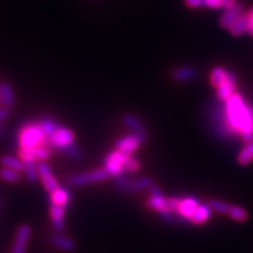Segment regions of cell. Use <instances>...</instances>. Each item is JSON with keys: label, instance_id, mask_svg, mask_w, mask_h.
Segmentation results:
<instances>
[{"label": "cell", "instance_id": "obj_1", "mask_svg": "<svg viewBox=\"0 0 253 253\" xmlns=\"http://www.w3.org/2000/svg\"><path fill=\"white\" fill-rule=\"evenodd\" d=\"M227 121L232 130L239 132L245 142L253 141V108L242 95L233 93L225 101Z\"/></svg>", "mask_w": 253, "mask_h": 253}, {"label": "cell", "instance_id": "obj_2", "mask_svg": "<svg viewBox=\"0 0 253 253\" xmlns=\"http://www.w3.org/2000/svg\"><path fill=\"white\" fill-rule=\"evenodd\" d=\"M210 82L216 88L217 99L225 101L236 91V77L229 69L216 66L210 73Z\"/></svg>", "mask_w": 253, "mask_h": 253}, {"label": "cell", "instance_id": "obj_3", "mask_svg": "<svg viewBox=\"0 0 253 253\" xmlns=\"http://www.w3.org/2000/svg\"><path fill=\"white\" fill-rule=\"evenodd\" d=\"M47 137L39 123H25L18 132V144L20 149H30L39 145H47Z\"/></svg>", "mask_w": 253, "mask_h": 253}, {"label": "cell", "instance_id": "obj_4", "mask_svg": "<svg viewBox=\"0 0 253 253\" xmlns=\"http://www.w3.org/2000/svg\"><path fill=\"white\" fill-rule=\"evenodd\" d=\"M147 205L148 208L157 211L164 220L170 221V223L173 221V218H175V216H173V211L170 210L169 207H168L167 198L162 195V192H161L158 186H150V198L148 199Z\"/></svg>", "mask_w": 253, "mask_h": 253}, {"label": "cell", "instance_id": "obj_5", "mask_svg": "<svg viewBox=\"0 0 253 253\" xmlns=\"http://www.w3.org/2000/svg\"><path fill=\"white\" fill-rule=\"evenodd\" d=\"M75 134L69 128L60 126L55 129L54 131L47 137V142L49 145H52L53 148L58 149L62 153H65L66 150L71 147L72 144L75 143Z\"/></svg>", "mask_w": 253, "mask_h": 253}, {"label": "cell", "instance_id": "obj_6", "mask_svg": "<svg viewBox=\"0 0 253 253\" xmlns=\"http://www.w3.org/2000/svg\"><path fill=\"white\" fill-rule=\"evenodd\" d=\"M109 175L102 168V169H95L87 172H81L77 173V175H73L69 177L67 183L69 186H72V188H80V186L106 181Z\"/></svg>", "mask_w": 253, "mask_h": 253}, {"label": "cell", "instance_id": "obj_7", "mask_svg": "<svg viewBox=\"0 0 253 253\" xmlns=\"http://www.w3.org/2000/svg\"><path fill=\"white\" fill-rule=\"evenodd\" d=\"M131 155H126L118 149L110 151L104 158L103 169L109 176H119L126 170V163Z\"/></svg>", "mask_w": 253, "mask_h": 253}, {"label": "cell", "instance_id": "obj_8", "mask_svg": "<svg viewBox=\"0 0 253 253\" xmlns=\"http://www.w3.org/2000/svg\"><path fill=\"white\" fill-rule=\"evenodd\" d=\"M145 140H147V134L132 132V134L120 137L119 140L116 141L115 148L126 155H131L143 144V142Z\"/></svg>", "mask_w": 253, "mask_h": 253}, {"label": "cell", "instance_id": "obj_9", "mask_svg": "<svg viewBox=\"0 0 253 253\" xmlns=\"http://www.w3.org/2000/svg\"><path fill=\"white\" fill-rule=\"evenodd\" d=\"M38 170H39V178L42 182L43 188L46 189V191L50 194L52 191L59 186V183L56 181L55 176L53 175L52 169H50L49 164L46 161H41L38 162Z\"/></svg>", "mask_w": 253, "mask_h": 253}, {"label": "cell", "instance_id": "obj_10", "mask_svg": "<svg viewBox=\"0 0 253 253\" xmlns=\"http://www.w3.org/2000/svg\"><path fill=\"white\" fill-rule=\"evenodd\" d=\"M31 238V226L28 224H21L18 227L12 248V253H26V249Z\"/></svg>", "mask_w": 253, "mask_h": 253}, {"label": "cell", "instance_id": "obj_11", "mask_svg": "<svg viewBox=\"0 0 253 253\" xmlns=\"http://www.w3.org/2000/svg\"><path fill=\"white\" fill-rule=\"evenodd\" d=\"M49 155L50 153L47 145H39V147L30 148V149H20L19 151V157L23 161L33 160L37 162H41V161L48 160Z\"/></svg>", "mask_w": 253, "mask_h": 253}, {"label": "cell", "instance_id": "obj_12", "mask_svg": "<svg viewBox=\"0 0 253 253\" xmlns=\"http://www.w3.org/2000/svg\"><path fill=\"white\" fill-rule=\"evenodd\" d=\"M65 214H66L65 207L50 203V207H49L50 221H52L53 227H54L56 232H62V231L65 230Z\"/></svg>", "mask_w": 253, "mask_h": 253}, {"label": "cell", "instance_id": "obj_13", "mask_svg": "<svg viewBox=\"0 0 253 253\" xmlns=\"http://www.w3.org/2000/svg\"><path fill=\"white\" fill-rule=\"evenodd\" d=\"M243 13H244V9H243V5L240 2H238L236 6H233V7L225 9L219 19L220 27L224 28V30H227L231 25L235 23L236 19L240 17Z\"/></svg>", "mask_w": 253, "mask_h": 253}, {"label": "cell", "instance_id": "obj_14", "mask_svg": "<svg viewBox=\"0 0 253 253\" xmlns=\"http://www.w3.org/2000/svg\"><path fill=\"white\" fill-rule=\"evenodd\" d=\"M49 242L53 246L61 250V251L73 252L75 250V243L71 238H68V237L63 236L61 232H56L54 235L50 236Z\"/></svg>", "mask_w": 253, "mask_h": 253}, {"label": "cell", "instance_id": "obj_15", "mask_svg": "<svg viewBox=\"0 0 253 253\" xmlns=\"http://www.w3.org/2000/svg\"><path fill=\"white\" fill-rule=\"evenodd\" d=\"M50 203L61 205V207L67 208L69 202H71V192L67 188H63V186H58L54 191L50 192Z\"/></svg>", "mask_w": 253, "mask_h": 253}, {"label": "cell", "instance_id": "obj_16", "mask_svg": "<svg viewBox=\"0 0 253 253\" xmlns=\"http://www.w3.org/2000/svg\"><path fill=\"white\" fill-rule=\"evenodd\" d=\"M197 77V71L192 66H183L172 72V78L178 82H188Z\"/></svg>", "mask_w": 253, "mask_h": 253}, {"label": "cell", "instance_id": "obj_17", "mask_svg": "<svg viewBox=\"0 0 253 253\" xmlns=\"http://www.w3.org/2000/svg\"><path fill=\"white\" fill-rule=\"evenodd\" d=\"M0 95H1V104L6 108L13 107L15 102L14 90L8 82H1L0 84Z\"/></svg>", "mask_w": 253, "mask_h": 253}, {"label": "cell", "instance_id": "obj_18", "mask_svg": "<svg viewBox=\"0 0 253 253\" xmlns=\"http://www.w3.org/2000/svg\"><path fill=\"white\" fill-rule=\"evenodd\" d=\"M122 123L125 125L126 128H128L129 130L132 132H138V134H147L145 132L144 126L142 125V122L136 118L132 114H125L122 116Z\"/></svg>", "mask_w": 253, "mask_h": 253}, {"label": "cell", "instance_id": "obj_19", "mask_svg": "<svg viewBox=\"0 0 253 253\" xmlns=\"http://www.w3.org/2000/svg\"><path fill=\"white\" fill-rule=\"evenodd\" d=\"M24 162V172L27 181L31 183H37L39 181V170H38V162L33 160L23 161Z\"/></svg>", "mask_w": 253, "mask_h": 253}, {"label": "cell", "instance_id": "obj_20", "mask_svg": "<svg viewBox=\"0 0 253 253\" xmlns=\"http://www.w3.org/2000/svg\"><path fill=\"white\" fill-rule=\"evenodd\" d=\"M248 30V23H246V14L243 13L240 17L236 19V21L231 26L227 28V31L230 32L231 36L233 37H242L246 33Z\"/></svg>", "mask_w": 253, "mask_h": 253}, {"label": "cell", "instance_id": "obj_21", "mask_svg": "<svg viewBox=\"0 0 253 253\" xmlns=\"http://www.w3.org/2000/svg\"><path fill=\"white\" fill-rule=\"evenodd\" d=\"M0 164L5 168L17 170V171H24V162L20 157L12 156V155H2L0 157Z\"/></svg>", "mask_w": 253, "mask_h": 253}, {"label": "cell", "instance_id": "obj_22", "mask_svg": "<svg viewBox=\"0 0 253 253\" xmlns=\"http://www.w3.org/2000/svg\"><path fill=\"white\" fill-rule=\"evenodd\" d=\"M198 207V201L196 198H185L181 201V204H179L178 211L177 213H181L182 216L186 218H190L194 214L196 209Z\"/></svg>", "mask_w": 253, "mask_h": 253}, {"label": "cell", "instance_id": "obj_23", "mask_svg": "<svg viewBox=\"0 0 253 253\" xmlns=\"http://www.w3.org/2000/svg\"><path fill=\"white\" fill-rule=\"evenodd\" d=\"M211 216V208L208 205H198L197 209H196V211L192 214L191 217H190V219H191L192 223L195 224H202L204 223V221H207L209 218Z\"/></svg>", "mask_w": 253, "mask_h": 253}, {"label": "cell", "instance_id": "obj_24", "mask_svg": "<svg viewBox=\"0 0 253 253\" xmlns=\"http://www.w3.org/2000/svg\"><path fill=\"white\" fill-rule=\"evenodd\" d=\"M238 0H204V7L210 9H223L233 7L238 4Z\"/></svg>", "mask_w": 253, "mask_h": 253}, {"label": "cell", "instance_id": "obj_25", "mask_svg": "<svg viewBox=\"0 0 253 253\" xmlns=\"http://www.w3.org/2000/svg\"><path fill=\"white\" fill-rule=\"evenodd\" d=\"M154 185L153 183V179L150 178V177H140V178H136L134 181H130L129 183V189L128 191H132V192H137V191H141V190H144V189H150V186Z\"/></svg>", "mask_w": 253, "mask_h": 253}, {"label": "cell", "instance_id": "obj_26", "mask_svg": "<svg viewBox=\"0 0 253 253\" xmlns=\"http://www.w3.org/2000/svg\"><path fill=\"white\" fill-rule=\"evenodd\" d=\"M0 179L6 183H17L20 181V175H19V171H17V170L2 167L0 169Z\"/></svg>", "mask_w": 253, "mask_h": 253}, {"label": "cell", "instance_id": "obj_27", "mask_svg": "<svg viewBox=\"0 0 253 253\" xmlns=\"http://www.w3.org/2000/svg\"><path fill=\"white\" fill-rule=\"evenodd\" d=\"M239 164L242 166H246V164L251 163L253 161V141L249 142L248 145L240 151L238 155V158H237Z\"/></svg>", "mask_w": 253, "mask_h": 253}, {"label": "cell", "instance_id": "obj_28", "mask_svg": "<svg viewBox=\"0 0 253 253\" xmlns=\"http://www.w3.org/2000/svg\"><path fill=\"white\" fill-rule=\"evenodd\" d=\"M226 214H229L232 219L238 221H244L248 219V212H246V210L240 207H237V205H230L229 211H227Z\"/></svg>", "mask_w": 253, "mask_h": 253}, {"label": "cell", "instance_id": "obj_29", "mask_svg": "<svg viewBox=\"0 0 253 253\" xmlns=\"http://www.w3.org/2000/svg\"><path fill=\"white\" fill-rule=\"evenodd\" d=\"M39 125L41 126V128H42L43 132H45L46 137H48V136L59 126L58 123H56L53 119L48 118V116H45V118L41 119Z\"/></svg>", "mask_w": 253, "mask_h": 253}, {"label": "cell", "instance_id": "obj_30", "mask_svg": "<svg viewBox=\"0 0 253 253\" xmlns=\"http://www.w3.org/2000/svg\"><path fill=\"white\" fill-rule=\"evenodd\" d=\"M208 204L209 207L211 208V210L217 211V212L219 213H227V211H229V208H230V204L225 203V202L218 201V199H210Z\"/></svg>", "mask_w": 253, "mask_h": 253}, {"label": "cell", "instance_id": "obj_31", "mask_svg": "<svg viewBox=\"0 0 253 253\" xmlns=\"http://www.w3.org/2000/svg\"><path fill=\"white\" fill-rule=\"evenodd\" d=\"M129 183H130V179H129L123 172L115 177V184L118 186V189L121 190V191H128Z\"/></svg>", "mask_w": 253, "mask_h": 253}, {"label": "cell", "instance_id": "obj_32", "mask_svg": "<svg viewBox=\"0 0 253 253\" xmlns=\"http://www.w3.org/2000/svg\"><path fill=\"white\" fill-rule=\"evenodd\" d=\"M65 154H67V156L73 158V160H80V158L82 157L81 150L79 149V147L75 143L72 144L71 147H69L68 149L65 151Z\"/></svg>", "mask_w": 253, "mask_h": 253}, {"label": "cell", "instance_id": "obj_33", "mask_svg": "<svg viewBox=\"0 0 253 253\" xmlns=\"http://www.w3.org/2000/svg\"><path fill=\"white\" fill-rule=\"evenodd\" d=\"M140 167H141V163L138 162L136 158L131 157V156L128 158V161H126V170H128V171H130V172L137 171V170L140 169Z\"/></svg>", "mask_w": 253, "mask_h": 253}, {"label": "cell", "instance_id": "obj_34", "mask_svg": "<svg viewBox=\"0 0 253 253\" xmlns=\"http://www.w3.org/2000/svg\"><path fill=\"white\" fill-rule=\"evenodd\" d=\"M246 23H248V30L246 33L253 37V6L246 12Z\"/></svg>", "mask_w": 253, "mask_h": 253}, {"label": "cell", "instance_id": "obj_35", "mask_svg": "<svg viewBox=\"0 0 253 253\" xmlns=\"http://www.w3.org/2000/svg\"><path fill=\"white\" fill-rule=\"evenodd\" d=\"M184 4L189 8H202L204 7V0H184Z\"/></svg>", "mask_w": 253, "mask_h": 253}, {"label": "cell", "instance_id": "obj_36", "mask_svg": "<svg viewBox=\"0 0 253 253\" xmlns=\"http://www.w3.org/2000/svg\"><path fill=\"white\" fill-rule=\"evenodd\" d=\"M9 116V108H6V107H0V125H2V122L5 120H7Z\"/></svg>", "mask_w": 253, "mask_h": 253}, {"label": "cell", "instance_id": "obj_37", "mask_svg": "<svg viewBox=\"0 0 253 253\" xmlns=\"http://www.w3.org/2000/svg\"><path fill=\"white\" fill-rule=\"evenodd\" d=\"M4 131H5V126L2 125H0V136L4 134Z\"/></svg>", "mask_w": 253, "mask_h": 253}, {"label": "cell", "instance_id": "obj_38", "mask_svg": "<svg viewBox=\"0 0 253 253\" xmlns=\"http://www.w3.org/2000/svg\"><path fill=\"white\" fill-rule=\"evenodd\" d=\"M0 103H1V95H0Z\"/></svg>", "mask_w": 253, "mask_h": 253}, {"label": "cell", "instance_id": "obj_39", "mask_svg": "<svg viewBox=\"0 0 253 253\" xmlns=\"http://www.w3.org/2000/svg\"><path fill=\"white\" fill-rule=\"evenodd\" d=\"M0 205H1V201H0Z\"/></svg>", "mask_w": 253, "mask_h": 253}, {"label": "cell", "instance_id": "obj_40", "mask_svg": "<svg viewBox=\"0 0 253 253\" xmlns=\"http://www.w3.org/2000/svg\"><path fill=\"white\" fill-rule=\"evenodd\" d=\"M95 1H97V0H95Z\"/></svg>", "mask_w": 253, "mask_h": 253}]
</instances>
